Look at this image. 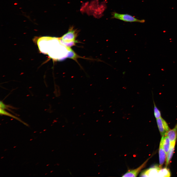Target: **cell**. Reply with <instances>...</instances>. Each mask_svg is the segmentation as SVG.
<instances>
[{"instance_id":"30bf717a","label":"cell","mask_w":177,"mask_h":177,"mask_svg":"<svg viewBox=\"0 0 177 177\" xmlns=\"http://www.w3.org/2000/svg\"><path fill=\"white\" fill-rule=\"evenodd\" d=\"M154 104V114L155 117L157 119L161 117V114L160 110L156 106L153 99Z\"/></svg>"},{"instance_id":"6da1fadb","label":"cell","mask_w":177,"mask_h":177,"mask_svg":"<svg viewBox=\"0 0 177 177\" xmlns=\"http://www.w3.org/2000/svg\"><path fill=\"white\" fill-rule=\"evenodd\" d=\"M112 18H116L125 22H138L143 23L145 22L144 19L140 20L127 14H120L114 12L112 14Z\"/></svg>"},{"instance_id":"7c38bea8","label":"cell","mask_w":177,"mask_h":177,"mask_svg":"<svg viewBox=\"0 0 177 177\" xmlns=\"http://www.w3.org/2000/svg\"><path fill=\"white\" fill-rule=\"evenodd\" d=\"M9 106L5 104L2 101H0V108L3 109H9L8 108L10 107Z\"/></svg>"},{"instance_id":"7a4b0ae2","label":"cell","mask_w":177,"mask_h":177,"mask_svg":"<svg viewBox=\"0 0 177 177\" xmlns=\"http://www.w3.org/2000/svg\"><path fill=\"white\" fill-rule=\"evenodd\" d=\"M156 121L161 134L162 136L166 135V133L170 130L167 123L162 117L156 119Z\"/></svg>"},{"instance_id":"9c48e42d","label":"cell","mask_w":177,"mask_h":177,"mask_svg":"<svg viewBox=\"0 0 177 177\" xmlns=\"http://www.w3.org/2000/svg\"><path fill=\"white\" fill-rule=\"evenodd\" d=\"M170 176V171L166 167L161 169L159 170L158 177H169Z\"/></svg>"},{"instance_id":"3957f363","label":"cell","mask_w":177,"mask_h":177,"mask_svg":"<svg viewBox=\"0 0 177 177\" xmlns=\"http://www.w3.org/2000/svg\"><path fill=\"white\" fill-rule=\"evenodd\" d=\"M161 168L155 166L142 171L140 175L141 177H158L159 170Z\"/></svg>"},{"instance_id":"8fae6325","label":"cell","mask_w":177,"mask_h":177,"mask_svg":"<svg viewBox=\"0 0 177 177\" xmlns=\"http://www.w3.org/2000/svg\"><path fill=\"white\" fill-rule=\"evenodd\" d=\"M0 114L1 115H6L12 117L24 123V122L23 123V122L21 121V120L20 119L17 117L11 114L8 112L7 111H6L4 109L0 108Z\"/></svg>"},{"instance_id":"52a82bcc","label":"cell","mask_w":177,"mask_h":177,"mask_svg":"<svg viewBox=\"0 0 177 177\" xmlns=\"http://www.w3.org/2000/svg\"><path fill=\"white\" fill-rule=\"evenodd\" d=\"M159 167L161 168L164 163L166 157V153L162 147V142L161 141L159 149Z\"/></svg>"},{"instance_id":"ba28073f","label":"cell","mask_w":177,"mask_h":177,"mask_svg":"<svg viewBox=\"0 0 177 177\" xmlns=\"http://www.w3.org/2000/svg\"><path fill=\"white\" fill-rule=\"evenodd\" d=\"M175 142L171 143L169 151L166 157V165L167 166L169 164L173 156L174 152Z\"/></svg>"},{"instance_id":"277c9868","label":"cell","mask_w":177,"mask_h":177,"mask_svg":"<svg viewBox=\"0 0 177 177\" xmlns=\"http://www.w3.org/2000/svg\"><path fill=\"white\" fill-rule=\"evenodd\" d=\"M148 160L139 167L134 169H129L127 171L122 177H136L145 166Z\"/></svg>"},{"instance_id":"5b68a950","label":"cell","mask_w":177,"mask_h":177,"mask_svg":"<svg viewBox=\"0 0 177 177\" xmlns=\"http://www.w3.org/2000/svg\"><path fill=\"white\" fill-rule=\"evenodd\" d=\"M166 135L168 137L171 143L176 142L177 138V124H176L173 129L168 131Z\"/></svg>"},{"instance_id":"8992f818","label":"cell","mask_w":177,"mask_h":177,"mask_svg":"<svg viewBox=\"0 0 177 177\" xmlns=\"http://www.w3.org/2000/svg\"><path fill=\"white\" fill-rule=\"evenodd\" d=\"M161 141L162 142L163 148L166 156L170 148L171 145L170 141L168 137L165 135L162 136Z\"/></svg>"}]
</instances>
